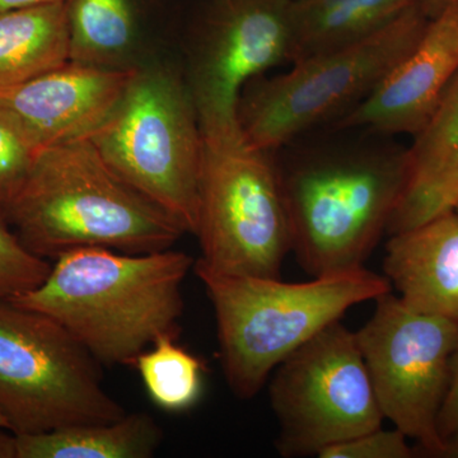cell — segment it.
Here are the masks:
<instances>
[{
    "label": "cell",
    "instance_id": "2e32d148",
    "mask_svg": "<svg viewBox=\"0 0 458 458\" xmlns=\"http://www.w3.org/2000/svg\"><path fill=\"white\" fill-rule=\"evenodd\" d=\"M69 62L68 3L0 11V90Z\"/></svg>",
    "mask_w": 458,
    "mask_h": 458
},
{
    "label": "cell",
    "instance_id": "30bf717a",
    "mask_svg": "<svg viewBox=\"0 0 458 458\" xmlns=\"http://www.w3.org/2000/svg\"><path fill=\"white\" fill-rule=\"evenodd\" d=\"M355 336L384 418L418 443V454L442 458L438 419L458 352V322L415 311L388 292Z\"/></svg>",
    "mask_w": 458,
    "mask_h": 458
},
{
    "label": "cell",
    "instance_id": "4316f807",
    "mask_svg": "<svg viewBox=\"0 0 458 458\" xmlns=\"http://www.w3.org/2000/svg\"><path fill=\"white\" fill-rule=\"evenodd\" d=\"M62 2V0H0V11L36 7V5L50 4V3Z\"/></svg>",
    "mask_w": 458,
    "mask_h": 458
},
{
    "label": "cell",
    "instance_id": "4fadbf2b",
    "mask_svg": "<svg viewBox=\"0 0 458 458\" xmlns=\"http://www.w3.org/2000/svg\"><path fill=\"white\" fill-rule=\"evenodd\" d=\"M457 73L458 2L429 21L414 49L360 104L337 120V128L415 135Z\"/></svg>",
    "mask_w": 458,
    "mask_h": 458
},
{
    "label": "cell",
    "instance_id": "52a82bcc",
    "mask_svg": "<svg viewBox=\"0 0 458 458\" xmlns=\"http://www.w3.org/2000/svg\"><path fill=\"white\" fill-rule=\"evenodd\" d=\"M203 140L198 261L228 276L279 279L292 234L278 165L242 132Z\"/></svg>",
    "mask_w": 458,
    "mask_h": 458
},
{
    "label": "cell",
    "instance_id": "484cf974",
    "mask_svg": "<svg viewBox=\"0 0 458 458\" xmlns=\"http://www.w3.org/2000/svg\"><path fill=\"white\" fill-rule=\"evenodd\" d=\"M458 0H418V4L423 9L424 13L427 14L428 18L438 16L439 13L448 7V5L454 4Z\"/></svg>",
    "mask_w": 458,
    "mask_h": 458
},
{
    "label": "cell",
    "instance_id": "ba28073f",
    "mask_svg": "<svg viewBox=\"0 0 458 458\" xmlns=\"http://www.w3.org/2000/svg\"><path fill=\"white\" fill-rule=\"evenodd\" d=\"M99 369L53 318L0 300V411L9 429L36 434L123 418Z\"/></svg>",
    "mask_w": 458,
    "mask_h": 458
},
{
    "label": "cell",
    "instance_id": "e0dca14e",
    "mask_svg": "<svg viewBox=\"0 0 458 458\" xmlns=\"http://www.w3.org/2000/svg\"><path fill=\"white\" fill-rule=\"evenodd\" d=\"M161 443L162 429L147 412H126L108 423L17 434L18 458H150Z\"/></svg>",
    "mask_w": 458,
    "mask_h": 458
},
{
    "label": "cell",
    "instance_id": "5b68a950",
    "mask_svg": "<svg viewBox=\"0 0 458 458\" xmlns=\"http://www.w3.org/2000/svg\"><path fill=\"white\" fill-rule=\"evenodd\" d=\"M89 140L126 183L195 234L204 140L191 93L179 75L165 66H138Z\"/></svg>",
    "mask_w": 458,
    "mask_h": 458
},
{
    "label": "cell",
    "instance_id": "7a4b0ae2",
    "mask_svg": "<svg viewBox=\"0 0 458 458\" xmlns=\"http://www.w3.org/2000/svg\"><path fill=\"white\" fill-rule=\"evenodd\" d=\"M5 221L26 249L47 260L81 249L164 251L186 233L126 183L89 138L38 150Z\"/></svg>",
    "mask_w": 458,
    "mask_h": 458
},
{
    "label": "cell",
    "instance_id": "d6986e66",
    "mask_svg": "<svg viewBox=\"0 0 458 458\" xmlns=\"http://www.w3.org/2000/svg\"><path fill=\"white\" fill-rule=\"evenodd\" d=\"M69 62L98 68L131 64L137 25L131 0H66Z\"/></svg>",
    "mask_w": 458,
    "mask_h": 458
},
{
    "label": "cell",
    "instance_id": "d4e9b609",
    "mask_svg": "<svg viewBox=\"0 0 458 458\" xmlns=\"http://www.w3.org/2000/svg\"><path fill=\"white\" fill-rule=\"evenodd\" d=\"M0 458H18L17 434L0 427Z\"/></svg>",
    "mask_w": 458,
    "mask_h": 458
},
{
    "label": "cell",
    "instance_id": "83f0119b",
    "mask_svg": "<svg viewBox=\"0 0 458 458\" xmlns=\"http://www.w3.org/2000/svg\"><path fill=\"white\" fill-rule=\"evenodd\" d=\"M442 458H458V428L456 432L445 441Z\"/></svg>",
    "mask_w": 458,
    "mask_h": 458
},
{
    "label": "cell",
    "instance_id": "7402d4cb",
    "mask_svg": "<svg viewBox=\"0 0 458 458\" xmlns=\"http://www.w3.org/2000/svg\"><path fill=\"white\" fill-rule=\"evenodd\" d=\"M36 155L38 152L0 114V218L4 221L9 207L31 171Z\"/></svg>",
    "mask_w": 458,
    "mask_h": 458
},
{
    "label": "cell",
    "instance_id": "8992f818",
    "mask_svg": "<svg viewBox=\"0 0 458 458\" xmlns=\"http://www.w3.org/2000/svg\"><path fill=\"white\" fill-rule=\"evenodd\" d=\"M429 21L414 3L360 41L304 57L284 74L250 83L238 105L243 138L271 152L319 123L340 119L414 49Z\"/></svg>",
    "mask_w": 458,
    "mask_h": 458
},
{
    "label": "cell",
    "instance_id": "603a6c76",
    "mask_svg": "<svg viewBox=\"0 0 458 458\" xmlns=\"http://www.w3.org/2000/svg\"><path fill=\"white\" fill-rule=\"evenodd\" d=\"M417 448L399 429L385 430L379 427L351 439L331 445L318 454L319 458H411Z\"/></svg>",
    "mask_w": 458,
    "mask_h": 458
},
{
    "label": "cell",
    "instance_id": "8fae6325",
    "mask_svg": "<svg viewBox=\"0 0 458 458\" xmlns=\"http://www.w3.org/2000/svg\"><path fill=\"white\" fill-rule=\"evenodd\" d=\"M292 0H218L194 51L188 87L203 137L241 134L238 105L255 78L291 62Z\"/></svg>",
    "mask_w": 458,
    "mask_h": 458
},
{
    "label": "cell",
    "instance_id": "f1b7e54d",
    "mask_svg": "<svg viewBox=\"0 0 458 458\" xmlns=\"http://www.w3.org/2000/svg\"><path fill=\"white\" fill-rule=\"evenodd\" d=\"M0 427L8 428L7 420H5L4 415H3L2 411H0Z\"/></svg>",
    "mask_w": 458,
    "mask_h": 458
},
{
    "label": "cell",
    "instance_id": "9c48e42d",
    "mask_svg": "<svg viewBox=\"0 0 458 458\" xmlns=\"http://www.w3.org/2000/svg\"><path fill=\"white\" fill-rule=\"evenodd\" d=\"M270 403L279 424L276 447L285 458L318 456L337 443L382 427L355 331L328 325L276 367Z\"/></svg>",
    "mask_w": 458,
    "mask_h": 458
},
{
    "label": "cell",
    "instance_id": "6da1fadb",
    "mask_svg": "<svg viewBox=\"0 0 458 458\" xmlns=\"http://www.w3.org/2000/svg\"><path fill=\"white\" fill-rule=\"evenodd\" d=\"M195 260L174 249L59 256L40 285L11 300L65 328L101 366L134 364L157 337L179 336L182 283Z\"/></svg>",
    "mask_w": 458,
    "mask_h": 458
},
{
    "label": "cell",
    "instance_id": "5bb4252c",
    "mask_svg": "<svg viewBox=\"0 0 458 458\" xmlns=\"http://www.w3.org/2000/svg\"><path fill=\"white\" fill-rule=\"evenodd\" d=\"M385 276L410 309L458 322V213L390 236Z\"/></svg>",
    "mask_w": 458,
    "mask_h": 458
},
{
    "label": "cell",
    "instance_id": "277c9868",
    "mask_svg": "<svg viewBox=\"0 0 458 458\" xmlns=\"http://www.w3.org/2000/svg\"><path fill=\"white\" fill-rule=\"evenodd\" d=\"M292 252L312 278L364 267L405 185L408 149L360 148L279 167Z\"/></svg>",
    "mask_w": 458,
    "mask_h": 458
},
{
    "label": "cell",
    "instance_id": "ac0fdd59",
    "mask_svg": "<svg viewBox=\"0 0 458 458\" xmlns=\"http://www.w3.org/2000/svg\"><path fill=\"white\" fill-rule=\"evenodd\" d=\"M418 0H292L291 63L360 41Z\"/></svg>",
    "mask_w": 458,
    "mask_h": 458
},
{
    "label": "cell",
    "instance_id": "f546056e",
    "mask_svg": "<svg viewBox=\"0 0 458 458\" xmlns=\"http://www.w3.org/2000/svg\"><path fill=\"white\" fill-rule=\"evenodd\" d=\"M454 210L458 213V203L456 204V207H454Z\"/></svg>",
    "mask_w": 458,
    "mask_h": 458
},
{
    "label": "cell",
    "instance_id": "44dd1931",
    "mask_svg": "<svg viewBox=\"0 0 458 458\" xmlns=\"http://www.w3.org/2000/svg\"><path fill=\"white\" fill-rule=\"evenodd\" d=\"M51 262L33 254L0 218V300H13L41 284Z\"/></svg>",
    "mask_w": 458,
    "mask_h": 458
},
{
    "label": "cell",
    "instance_id": "cb8c5ba5",
    "mask_svg": "<svg viewBox=\"0 0 458 458\" xmlns=\"http://www.w3.org/2000/svg\"><path fill=\"white\" fill-rule=\"evenodd\" d=\"M458 428V352L454 355V363H452L450 386H448L447 394H445V403H443L441 414L438 419V430L441 434L443 442L456 432Z\"/></svg>",
    "mask_w": 458,
    "mask_h": 458
},
{
    "label": "cell",
    "instance_id": "9a60e30c",
    "mask_svg": "<svg viewBox=\"0 0 458 458\" xmlns=\"http://www.w3.org/2000/svg\"><path fill=\"white\" fill-rule=\"evenodd\" d=\"M408 148L405 185L387 234L423 225L458 203V73Z\"/></svg>",
    "mask_w": 458,
    "mask_h": 458
},
{
    "label": "cell",
    "instance_id": "7c38bea8",
    "mask_svg": "<svg viewBox=\"0 0 458 458\" xmlns=\"http://www.w3.org/2000/svg\"><path fill=\"white\" fill-rule=\"evenodd\" d=\"M137 68L65 63L0 90V114L36 152L89 138L116 106Z\"/></svg>",
    "mask_w": 458,
    "mask_h": 458
},
{
    "label": "cell",
    "instance_id": "3957f363",
    "mask_svg": "<svg viewBox=\"0 0 458 458\" xmlns=\"http://www.w3.org/2000/svg\"><path fill=\"white\" fill-rule=\"evenodd\" d=\"M192 270L213 304L223 373L241 400L260 393L283 360L352 307L393 291L366 267L304 283L228 276L198 260Z\"/></svg>",
    "mask_w": 458,
    "mask_h": 458
},
{
    "label": "cell",
    "instance_id": "ffe728a7",
    "mask_svg": "<svg viewBox=\"0 0 458 458\" xmlns=\"http://www.w3.org/2000/svg\"><path fill=\"white\" fill-rule=\"evenodd\" d=\"M176 336L161 335L141 352L134 366L150 400L165 411L181 412L203 393L204 363L177 345Z\"/></svg>",
    "mask_w": 458,
    "mask_h": 458
}]
</instances>
